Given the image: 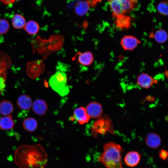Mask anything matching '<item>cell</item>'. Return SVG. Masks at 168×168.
Listing matches in <instances>:
<instances>
[{
    "label": "cell",
    "instance_id": "cell-11",
    "mask_svg": "<svg viewBox=\"0 0 168 168\" xmlns=\"http://www.w3.org/2000/svg\"><path fill=\"white\" fill-rule=\"evenodd\" d=\"M90 117L87 114L86 109L81 107L76 109L74 111L73 115L71 118V120H75L80 124L87 123Z\"/></svg>",
    "mask_w": 168,
    "mask_h": 168
},
{
    "label": "cell",
    "instance_id": "cell-20",
    "mask_svg": "<svg viewBox=\"0 0 168 168\" xmlns=\"http://www.w3.org/2000/svg\"><path fill=\"white\" fill-rule=\"evenodd\" d=\"M24 29L30 35H35L38 32L40 29L39 25L35 21L30 20L26 23Z\"/></svg>",
    "mask_w": 168,
    "mask_h": 168
},
{
    "label": "cell",
    "instance_id": "cell-7",
    "mask_svg": "<svg viewBox=\"0 0 168 168\" xmlns=\"http://www.w3.org/2000/svg\"><path fill=\"white\" fill-rule=\"evenodd\" d=\"M94 7L88 0H81L77 2L74 7L75 14L80 16L85 15L91 8Z\"/></svg>",
    "mask_w": 168,
    "mask_h": 168
},
{
    "label": "cell",
    "instance_id": "cell-15",
    "mask_svg": "<svg viewBox=\"0 0 168 168\" xmlns=\"http://www.w3.org/2000/svg\"><path fill=\"white\" fill-rule=\"evenodd\" d=\"M32 103L30 97L25 94L20 96L16 102L17 106L21 109L24 110H29L32 107Z\"/></svg>",
    "mask_w": 168,
    "mask_h": 168
},
{
    "label": "cell",
    "instance_id": "cell-1",
    "mask_svg": "<svg viewBox=\"0 0 168 168\" xmlns=\"http://www.w3.org/2000/svg\"><path fill=\"white\" fill-rule=\"evenodd\" d=\"M14 160L20 168H44L47 163L48 156L39 144H23L15 151Z\"/></svg>",
    "mask_w": 168,
    "mask_h": 168
},
{
    "label": "cell",
    "instance_id": "cell-21",
    "mask_svg": "<svg viewBox=\"0 0 168 168\" xmlns=\"http://www.w3.org/2000/svg\"><path fill=\"white\" fill-rule=\"evenodd\" d=\"M153 35V38L156 41L159 43H163L167 40V33L164 29H160L157 30Z\"/></svg>",
    "mask_w": 168,
    "mask_h": 168
},
{
    "label": "cell",
    "instance_id": "cell-24",
    "mask_svg": "<svg viewBox=\"0 0 168 168\" xmlns=\"http://www.w3.org/2000/svg\"><path fill=\"white\" fill-rule=\"evenodd\" d=\"M9 27V24L7 20L0 19V34H3L7 33Z\"/></svg>",
    "mask_w": 168,
    "mask_h": 168
},
{
    "label": "cell",
    "instance_id": "cell-8",
    "mask_svg": "<svg viewBox=\"0 0 168 168\" xmlns=\"http://www.w3.org/2000/svg\"><path fill=\"white\" fill-rule=\"evenodd\" d=\"M114 19V24L116 27L120 30L130 28L132 24V17L128 15L119 16Z\"/></svg>",
    "mask_w": 168,
    "mask_h": 168
},
{
    "label": "cell",
    "instance_id": "cell-19",
    "mask_svg": "<svg viewBox=\"0 0 168 168\" xmlns=\"http://www.w3.org/2000/svg\"><path fill=\"white\" fill-rule=\"evenodd\" d=\"M22 125L25 130L29 132H33L37 129L38 124L35 118L28 117L23 120Z\"/></svg>",
    "mask_w": 168,
    "mask_h": 168
},
{
    "label": "cell",
    "instance_id": "cell-13",
    "mask_svg": "<svg viewBox=\"0 0 168 168\" xmlns=\"http://www.w3.org/2000/svg\"><path fill=\"white\" fill-rule=\"evenodd\" d=\"M146 145L152 148H156L159 147L161 143V139L157 134L152 132L149 133L145 139Z\"/></svg>",
    "mask_w": 168,
    "mask_h": 168
},
{
    "label": "cell",
    "instance_id": "cell-28",
    "mask_svg": "<svg viewBox=\"0 0 168 168\" xmlns=\"http://www.w3.org/2000/svg\"><path fill=\"white\" fill-rule=\"evenodd\" d=\"M1 93V92H0V95Z\"/></svg>",
    "mask_w": 168,
    "mask_h": 168
},
{
    "label": "cell",
    "instance_id": "cell-16",
    "mask_svg": "<svg viewBox=\"0 0 168 168\" xmlns=\"http://www.w3.org/2000/svg\"><path fill=\"white\" fill-rule=\"evenodd\" d=\"M15 125L12 116L10 115L0 117V129L9 130L12 129Z\"/></svg>",
    "mask_w": 168,
    "mask_h": 168
},
{
    "label": "cell",
    "instance_id": "cell-22",
    "mask_svg": "<svg viewBox=\"0 0 168 168\" xmlns=\"http://www.w3.org/2000/svg\"><path fill=\"white\" fill-rule=\"evenodd\" d=\"M12 26L15 28L19 29L24 27L26 21L24 17L19 14L15 15L12 19Z\"/></svg>",
    "mask_w": 168,
    "mask_h": 168
},
{
    "label": "cell",
    "instance_id": "cell-17",
    "mask_svg": "<svg viewBox=\"0 0 168 168\" xmlns=\"http://www.w3.org/2000/svg\"><path fill=\"white\" fill-rule=\"evenodd\" d=\"M77 60L81 64L84 66L90 65L93 60V56L90 52L83 53H78Z\"/></svg>",
    "mask_w": 168,
    "mask_h": 168
},
{
    "label": "cell",
    "instance_id": "cell-14",
    "mask_svg": "<svg viewBox=\"0 0 168 168\" xmlns=\"http://www.w3.org/2000/svg\"><path fill=\"white\" fill-rule=\"evenodd\" d=\"M32 107L34 112L39 115L44 114L48 110L46 102L42 99H37L35 100L32 103Z\"/></svg>",
    "mask_w": 168,
    "mask_h": 168
},
{
    "label": "cell",
    "instance_id": "cell-23",
    "mask_svg": "<svg viewBox=\"0 0 168 168\" xmlns=\"http://www.w3.org/2000/svg\"><path fill=\"white\" fill-rule=\"evenodd\" d=\"M168 4L167 1H164L159 2L157 6L158 12L161 15L166 16L168 15Z\"/></svg>",
    "mask_w": 168,
    "mask_h": 168
},
{
    "label": "cell",
    "instance_id": "cell-10",
    "mask_svg": "<svg viewBox=\"0 0 168 168\" xmlns=\"http://www.w3.org/2000/svg\"><path fill=\"white\" fill-rule=\"evenodd\" d=\"M138 85L141 87L148 89L158 83L157 80L149 75L143 73L138 76L137 80Z\"/></svg>",
    "mask_w": 168,
    "mask_h": 168
},
{
    "label": "cell",
    "instance_id": "cell-27",
    "mask_svg": "<svg viewBox=\"0 0 168 168\" xmlns=\"http://www.w3.org/2000/svg\"><path fill=\"white\" fill-rule=\"evenodd\" d=\"M14 0V1H19V0Z\"/></svg>",
    "mask_w": 168,
    "mask_h": 168
},
{
    "label": "cell",
    "instance_id": "cell-6",
    "mask_svg": "<svg viewBox=\"0 0 168 168\" xmlns=\"http://www.w3.org/2000/svg\"><path fill=\"white\" fill-rule=\"evenodd\" d=\"M141 43V41L135 37L131 35H125L121 39V45L126 51H131L134 49Z\"/></svg>",
    "mask_w": 168,
    "mask_h": 168
},
{
    "label": "cell",
    "instance_id": "cell-3",
    "mask_svg": "<svg viewBox=\"0 0 168 168\" xmlns=\"http://www.w3.org/2000/svg\"><path fill=\"white\" fill-rule=\"evenodd\" d=\"M114 17L127 15L137 5L138 0H107Z\"/></svg>",
    "mask_w": 168,
    "mask_h": 168
},
{
    "label": "cell",
    "instance_id": "cell-4",
    "mask_svg": "<svg viewBox=\"0 0 168 168\" xmlns=\"http://www.w3.org/2000/svg\"><path fill=\"white\" fill-rule=\"evenodd\" d=\"M49 83L52 89L61 96H66L69 92L67 84V75L62 71L58 70L52 76Z\"/></svg>",
    "mask_w": 168,
    "mask_h": 168
},
{
    "label": "cell",
    "instance_id": "cell-25",
    "mask_svg": "<svg viewBox=\"0 0 168 168\" xmlns=\"http://www.w3.org/2000/svg\"><path fill=\"white\" fill-rule=\"evenodd\" d=\"M168 155L167 151L164 149L161 150L159 153L160 158L164 160H166L167 159Z\"/></svg>",
    "mask_w": 168,
    "mask_h": 168
},
{
    "label": "cell",
    "instance_id": "cell-5",
    "mask_svg": "<svg viewBox=\"0 0 168 168\" xmlns=\"http://www.w3.org/2000/svg\"><path fill=\"white\" fill-rule=\"evenodd\" d=\"M110 119L106 117H101L97 120L94 123L91 130L92 133L94 137L98 133L105 134L106 132H113V127L111 126Z\"/></svg>",
    "mask_w": 168,
    "mask_h": 168
},
{
    "label": "cell",
    "instance_id": "cell-26",
    "mask_svg": "<svg viewBox=\"0 0 168 168\" xmlns=\"http://www.w3.org/2000/svg\"><path fill=\"white\" fill-rule=\"evenodd\" d=\"M0 1L6 5L12 4L15 2L14 0H0Z\"/></svg>",
    "mask_w": 168,
    "mask_h": 168
},
{
    "label": "cell",
    "instance_id": "cell-2",
    "mask_svg": "<svg viewBox=\"0 0 168 168\" xmlns=\"http://www.w3.org/2000/svg\"><path fill=\"white\" fill-rule=\"evenodd\" d=\"M104 151L98 160L106 168H122V153L123 149L121 146L114 142H107L103 146Z\"/></svg>",
    "mask_w": 168,
    "mask_h": 168
},
{
    "label": "cell",
    "instance_id": "cell-12",
    "mask_svg": "<svg viewBox=\"0 0 168 168\" xmlns=\"http://www.w3.org/2000/svg\"><path fill=\"white\" fill-rule=\"evenodd\" d=\"M141 155L138 152L132 151L128 152L124 157V161L126 165L130 167L137 166L140 162Z\"/></svg>",
    "mask_w": 168,
    "mask_h": 168
},
{
    "label": "cell",
    "instance_id": "cell-18",
    "mask_svg": "<svg viewBox=\"0 0 168 168\" xmlns=\"http://www.w3.org/2000/svg\"><path fill=\"white\" fill-rule=\"evenodd\" d=\"M14 110L12 103L7 100H3L0 102V114L3 115H10Z\"/></svg>",
    "mask_w": 168,
    "mask_h": 168
},
{
    "label": "cell",
    "instance_id": "cell-9",
    "mask_svg": "<svg viewBox=\"0 0 168 168\" xmlns=\"http://www.w3.org/2000/svg\"><path fill=\"white\" fill-rule=\"evenodd\" d=\"M86 110L90 117L92 119L100 117L103 111L101 104L96 102H92L89 103L86 106Z\"/></svg>",
    "mask_w": 168,
    "mask_h": 168
}]
</instances>
